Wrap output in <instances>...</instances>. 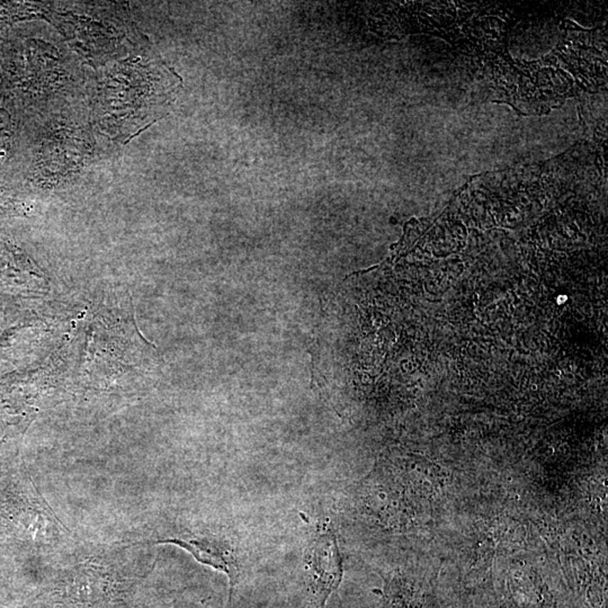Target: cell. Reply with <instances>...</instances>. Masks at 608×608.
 <instances>
[{"instance_id": "obj_1", "label": "cell", "mask_w": 608, "mask_h": 608, "mask_svg": "<svg viewBox=\"0 0 608 608\" xmlns=\"http://www.w3.org/2000/svg\"><path fill=\"white\" fill-rule=\"evenodd\" d=\"M307 586L318 608H325L329 596L342 579V555L332 532L320 533L305 553Z\"/></svg>"}, {"instance_id": "obj_2", "label": "cell", "mask_w": 608, "mask_h": 608, "mask_svg": "<svg viewBox=\"0 0 608 608\" xmlns=\"http://www.w3.org/2000/svg\"><path fill=\"white\" fill-rule=\"evenodd\" d=\"M435 577L396 572L386 578L383 608H440L435 594Z\"/></svg>"}, {"instance_id": "obj_3", "label": "cell", "mask_w": 608, "mask_h": 608, "mask_svg": "<svg viewBox=\"0 0 608 608\" xmlns=\"http://www.w3.org/2000/svg\"><path fill=\"white\" fill-rule=\"evenodd\" d=\"M155 543H170L180 546L190 552L198 563L210 565L228 575L230 580V596L239 580L240 565L236 551L224 541L212 538H169L157 541Z\"/></svg>"}]
</instances>
